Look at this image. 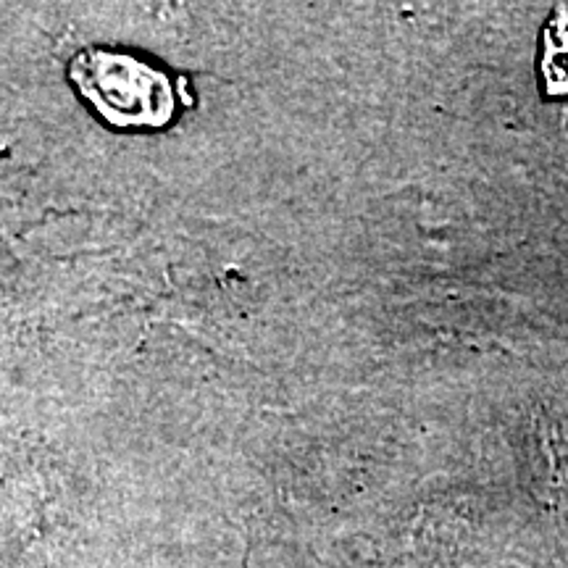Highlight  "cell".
I'll list each match as a JSON object with an SVG mask.
<instances>
[{
  "mask_svg": "<svg viewBox=\"0 0 568 568\" xmlns=\"http://www.w3.org/2000/svg\"><path fill=\"white\" fill-rule=\"evenodd\" d=\"M71 80L116 126H161L174 113L169 77L134 55L84 51L71 63Z\"/></svg>",
  "mask_w": 568,
  "mask_h": 568,
  "instance_id": "cell-1",
  "label": "cell"
}]
</instances>
